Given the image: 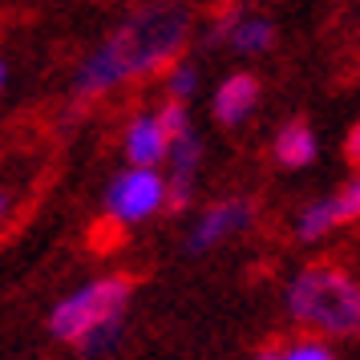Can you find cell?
<instances>
[{"instance_id": "cell-20", "label": "cell", "mask_w": 360, "mask_h": 360, "mask_svg": "<svg viewBox=\"0 0 360 360\" xmlns=\"http://www.w3.org/2000/svg\"><path fill=\"white\" fill-rule=\"evenodd\" d=\"M0 85H4V61H0Z\"/></svg>"}, {"instance_id": "cell-16", "label": "cell", "mask_w": 360, "mask_h": 360, "mask_svg": "<svg viewBox=\"0 0 360 360\" xmlns=\"http://www.w3.org/2000/svg\"><path fill=\"white\" fill-rule=\"evenodd\" d=\"M279 360H336V356L328 352L324 344H300V348H292V352H283Z\"/></svg>"}, {"instance_id": "cell-19", "label": "cell", "mask_w": 360, "mask_h": 360, "mask_svg": "<svg viewBox=\"0 0 360 360\" xmlns=\"http://www.w3.org/2000/svg\"><path fill=\"white\" fill-rule=\"evenodd\" d=\"M4 211H8V198L0 195V219H4Z\"/></svg>"}, {"instance_id": "cell-18", "label": "cell", "mask_w": 360, "mask_h": 360, "mask_svg": "<svg viewBox=\"0 0 360 360\" xmlns=\"http://www.w3.org/2000/svg\"><path fill=\"white\" fill-rule=\"evenodd\" d=\"M279 356H283L279 348H263V352H259V356H255V360H279Z\"/></svg>"}, {"instance_id": "cell-10", "label": "cell", "mask_w": 360, "mask_h": 360, "mask_svg": "<svg viewBox=\"0 0 360 360\" xmlns=\"http://www.w3.org/2000/svg\"><path fill=\"white\" fill-rule=\"evenodd\" d=\"M126 154H130V162H138V166H154L158 158H166V138H162V130H158L154 117H138V122H130Z\"/></svg>"}, {"instance_id": "cell-8", "label": "cell", "mask_w": 360, "mask_h": 360, "mask_svg": "<svg viewBox=\"0 0 360 360\" xmlns=\"http://www.w3.org/2000/svg\"><path fill=\"white\" fill-rule=\"evenodd\" d=\"M247 219H251V207L247 202H219V207H211V211L202 214V223L195 227V235L186 239V247L191 251H207V247H214L219 239H227V235H235L239 227H247Z\"/></svg>"}, {"instance_id": "cell-9", "label": "cell", "mask_w": 360, "mask_h": 360, "mask_svg": "<svg viewBox=\"0 0 360 360\" xmlns=\"http://www.w3.org/2000/svg\"><path fill=\"white\" fill-rule=\"evenodd\" d=\"M255 101H259V82H255L251 73H235V77H227V82L219 85L214 114H219V122L235 126V122H243V117L255 110Z\"/></svg>"}, {"instance_id": "cell-14", "label": "cell", "mask_w": 360, "mask_h": 360, "mask_svg": "<svg viewBox=\"0 0 360 360\" xmlns=\"http://www.w3.org/2000/svg\"><path fill=\"white\" fill-rule=\"evenodd\" d=\"M154 122H158V130H162L166 142H170V138H179L182 130H191V126H186V110H182V101H170Z\"/></svg>"}, {"instance_id": "cell-1", "label": "cell", "mask_w": 360, "mask_h": 360, "mask_svg": "<svg viewBox=\"0 0 360 360\" xmlns=\"http://www.w3.org/2000/svg\"><path fill=\"white\" fill-rule=\"evenodd\" d=\"M288 308L304 328L324 336H348L360 332V283L340 267H304L292 279Z\"/></svg>"}, {"instance_id": "cell-21", "label": "cell", "mask_w": 360, "mask_h": 360, "mask_svg": "<svg viewBox=\"0 0 360 360\" xmlns=\"http://www.w3.org/2000/svg\"><path fill=\"white\" fill-rule=\"evenodd\" d=\"M356 191H360V182H356Z\"/></svg>"}, {"instance_id": "cell-15", "label": "cell", "mask_w": 360, "mask_h": 360, "mask_svg": "<svg viewBox=\"0 0 360 360\" xmlns=\"http://www.w3.org/2000/svg\"><path fill=\"white\" fill-rule=\"evenodd\" d=\"M195 94V69L179 65L170 73V98H191Z\"/></svg>"}, {"instance_id": "cell-3", "label": "cell", "mask_w": 360, "mask_h": 360, "mask_svg": "<svg viewBox=\"0 0 360 360\" xmlns=\"http://www.w3.org/2000/svg\"><path fill=\"white\" fill-rule=\"evenodd\" d=\"M126 300H130V283H126V279H117V276L98 279V283L82 288L77 295H69L65 304L53 308V320H49L53 336L77 340V336H85L94 324H105V320L122 316Z\"/></svg>"}, {"instance_id": "cell-12", "label": "cell", "mask_w": 360, "mask_h": 360, "mask_svg": "<svg viewBox=\"0 0 360 360\" xmlns=\"http://www.w3.org/2000/svg\"><path fill=\"white\" fill-rule=\"evenodd\" d=\"M231 45L239 53H259L271 45V25L267 20H235L231 25Z\"/></svg>"}, {"instance_id": "cell-5", "label": "cell", "mask_w": 360, "mask_h": 360, "mask_svg": "<svg viewBox=\"0 0 360 360\" xmlns=\"http://www.w3.org/2000/svg\"><path fill=\"white\" fill-rule=\"evenodd\" d=\"M126 77H134V69H130V57H126L122 37L114 33L98 53L85 57L82 73H77V94H82V98H98V94H105V89L122 85Z\"/></svg>"}, {"instance_id": "cell-13", "label": "cell", "mask_w": 360, "mask_h": 360, "mask_svg": "<svg viewBox=\"0 0 360 360\" xmlns=\"http://www.w3.org/2000/svg\"><path fill=\"white\" fill-rule=\"evenodd\" d=\"M117 336H122V316L105 320V324H94L85 336H77V344H82L85 356H101V352H110L117 344Z\"/></svg>"}, {"instance_id": "cell-6", "label": "cell", "mask_w": 360, "mask_h": 360, "mask_svg": "<svg viewBox=\"0 0 360 360\" xmlns=\"http://www.w3.org/2000/svg\"><path fill=\"white\" fill-rule=\"evenodd\" d=\"M166 158H170V182H166V202L170 211H182L195 191V170H198V138L182 130L179 138L166 142Z\"/></svg>"}, {"instance_id": "cell-17", "label": "cell", "mask_w": 360, "mask_h": 360, "mask_svg": "<svg viewBox=\"0 0 360 360\" xmlns=\"http://www.w3.org/2000/svg\"><path fill=\"white\" fill-rule=\"evenodd\" d=\"M344 154H348V162H356V166H360V126H352L348 142H344Z\"/></svg>"}, {"instance_id": "cell-2", "label": "cell", "mask_w": 360, "mask_h": 360, "mask_svg": "<svg viewBox=\"0 0 360 360\" xmlns=\"http://www.w3.org/2000/svg\"><path fill=\"white\" fill-rule=\"evenodd\" d=\"M186 33H191V20L174 4H154L146 13H138L126 29H117L134 73H154L170 65L186 45Z\"/></svg>"}, {"instance_id": "cell-7", "label": "cell", "mask_w": 360, "mask_h": 360, "mask_svg": "<svg viewBox=\"0 0 360 360\" xmlns=\"http://www.w3.org/2000/svg\"><path fill=\"white\" fill-rule=\"evenodd\" d=\"M352 219H360V191L356 186L340 191V195L328 198V202L308 207L304 219H300V239H320V235H328L332 227H344V223H352Z\"/></svg>"}, {"instance_id": "cell-4", "label": "cell", "mask_w": 360, "mask_h": 360, "mask_svg": "<svg viewBox=\"0 0 360 360\" xmlns=\"http://www.w3.org/2000/svg\"><path fill=\"white\" fill-rule=\"evenodd\" d=\"M162 202H166V182L150 166H134L126 174H117L114 186H110V195H105L110 214L122 219V223H138V219L154 214Z\"/></svg>"}, {"instance_id": "cell-11", "label": "cell", "mask_w": 360, "mask_h": 360, "mask_svg": "<svg viewBox=\"0 0 360 360\" xmlns=\"http://www.w3.org/2000/svg\"><path fill=\"white\" fill-rule=\"evenodd\" d=\"M276 158L283 166H308L316 158V138L304 122H292V126H283L276 138Z\"/></svg>"}]
</instances>
